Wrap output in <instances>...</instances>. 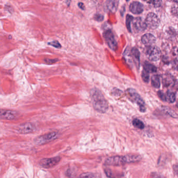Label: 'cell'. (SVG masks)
Segmentation results:
<instances>
[{"label": "cell", "mask_w": 178, "mask_h": 178, "mask_svg": "<svg viewBox=\"0 0 178 178\" xmlns=\"http://www.w3.org/2000/svg\"><path fill=\"white\" fill-rule=\"evenodd\" d=\"M130 10L132 13L139 14L143 11L142 4L139 2H133L130 5Z\"/></svg>", "instance_id": "obj_13"}, {"label": "cell", "mask_w": 178, "mask_h": 178, "mask_svg": "<svg viewBox=\"0 0 178 178\" xmlns=\"http://www.w3.org/2000/svg\"><path fill=\"white\" fill-rule=\"evenodd\" d=\"M133 25L135 30L138 33L143 32L147 28L145 22L140 17H137L133 20Z\"/></svg>", "instance_id": "obj_11"}, {"label": "cell", "mask_w": 178, "mask_h": 178, "mask_svg": "<svg viewBox=\"0 0 178 178\" xmlns=\"http://www.w3.org/2000/svg\"><path fill=\"white\" fill-rule=\"evenodd\" d=\"M132 56L136 64L140 63V52L137 48L132 49L131 50Z\"/></svg>", "instance_id": "obj_16"}, {"label": "cell", "mask_w": 178, "mask_h": 178, "mask_svg": "<svg viewBox=\"0 0 178 178\" xmlns=\"http://www.w3.org/2000/svg\"><path fill=\"white\" fill-rule=\"evenodd\" d=\"M18 116L16 112L12 110L0 109V119L4 120H15Z\"/></svg>", "instance_id": "obj_10"}, {"label": "cell", "mask_w": 178, "mask_h": 178, "mask_svg": "<svg viewBox=\"0 0 178 178\" xmlns=\"http://www.w3.org/2000/svg\"><path fill=\"white\" fill-rule=\"evenodd\" d=\"M94 178V175L91 172H87V173H83L80 175L78 177V178Z\"/></svg>", "instance_id": "obj_24"}, {"label": "cell", "mask_w": 178, "mask_h": 178, "mask_svg": "<svg viewBox=\"0 0 178 178\" xmlns=\"http://www.w3.org/2000/svg\"><path fill=\"white\" fill-rule=\"evenodd\" d=\"M105 174L108 178H116L117 177L116 174L114 173V172L110 169H105Z\"/></svg>", "instance_id": "obj_21"}, {"label": "cell", "mask_w": 178, "mask_h": 178, "mask_svg": "<svg viewBox=\"0 0 178 178\" xmlns=\"http://www.w3.org/2000/svg\"><path fill=\"white\" fill-rule=\"evenodd\" d=\"M147 56L151 61H156L160 58L161 52L159 49L156 46L149 47L147 52Z\"/></svg>", "instance_id": "obj_7"}, {"label": "cell", "mask_w": 178, "mask_h": 178, "mask_svg": "<svg viewBox=\"0 0 178 178\" xmlns=\"http://www.w3.org/2000/svg\"><path fill=\"white\" fill-rule=\"evenodd\" d=\"M172 12L175 15H178V5L174 6L172 9Z\"/></svg>", "instance_id": "obj_26"}, {"label": "cell", "mask_w": 178, "mask_h": 178, "mask_svg": "<svg viewBox=\"0 0 178 178\" xmlns=\"http://www.w3.org/2000/svg\"><path fill=\"white\" fill-rule=\"evenodd\" d=\"M165 98H166V101L168 102L169 103H173L176 100L175 93H173V92H170V91L167 92L166 95L165 96Z\"/></svg>", "instance_id": "obj_18"}, {"label": "cell", "mask_w": 178, "mask_h": 178, "mask_svg": "<svg viewBox=\"0 0 178 178\" xmlns=\"http://www.w3.org/2000/svg\"><path fill=\"white\" fill-rule=\"evenodd\" d=\"M142 77L144 82L148 83L150 79L149 73L147 72L145 70H143V72L142 73Z\"/></svg>", "instance_id": "obj_22"}, {"label": "cell", "mask_w": 178, "mask_h": 178, "mask_svg": "<svg viewBox=\"0 0 178 178\" xmlns=\"http://www.w3.org/2000/svg\"><path fill=\"white\" fill-rule=\"evenodd\" d=\"M158 95H159V96L160 98V99H162V100H163V101H165L166 100V98H165V95H164V93H163V92H158Z\"/></svg>", "instance_id": "obj_27"}, {"label": "cell", "mask_w": 178, "mask_h": 178, "mask_svg": "<svg viewBox=\"0 0 178 178\" xmlns=\"http://www.w3.org/2000/svg\"><path fill=\"white\" fill-rule=\"evenodd\" d=\"M104 37L110 48L113 50H116L117 47V43L112 31L110 30H106L104 33Z\"/></svg>", "instance_id": "obj_8"}, {"label": "cell", "mask_w": 178, "mask_h": 178, "mask_svg": "<svg viewBox=\"0 0 178 178\" xmlns=\"http://www.w3.org/2000/svg\"><path fill=\"white\" fill-rule=\"evenodd\" d=\"M36 128L33 124L30 123H23L19 125L17 131L20 134H28L35 131Z\"/></svg>", "instance_id": "obj_9"}, {"label": "cell", "mask_w": 178, "mask_h": 178, "mask_svg": "<svg viewBox=\"0 0 178 178\" xmlns=\"http://www.w3.org/2000/svg\"><path fill=\"white\" fill-rule=\"evenodd\" d=\"M133 20V17L130 15H128L126 17V26L129 32H131V22Z\"/></svg>", "instance_id": "obj_20"}, {"label": "cell", "mask_w": 178, "mask_h": 178, "mask_svg": "<svg viewBox=\"0 0 178 178\" xmlns=\"http://www.w3.org/2000/svg\"><path fill=\"white\" fill-rule=\"evenodd\" d=\"M151 85L155 88H159L160 86V83L159 76L157 75H153L151 77Z\"/></svg>", "instance_id": "obj_17"}, {"label": "cell", "mask_w": 178, "mask_h": 178, "mask_svg": "<svg viewBox=\"0 0 178 178\" xmlns=\"http://www.w3.org/2000/svg\"><path fill=\"white\" fill-rule=\"evenodd\" d=\"M119 2L117 1H108L106 3V7L107 10L110 12H116L118 8Z\"/></svg>", "instance_id": "obj_14"}, {"label": "cell", "mask_w": 178, "mask_h": 178, "mask_svg": "<svg viewBox=\"0 0 178 178\" xmlns=\"http://www.w3.org/2000/svg\"><path fill=\"white\" fill-rule=\"evenodd\" d=\"M132 124H133L134 127L137 128H139V129H141V130H142L145 127L144 124L143 123V122L138 119H135L132 121Z\"/></svg>", "instance_id": "obj_19"}, {"label": "cell", "mask_w": 178, "mask_h": 178, "mask_svg": "<svg viewBox=\"0 0 178 178\" xmlns=\"http://www.w3.org/2000/svg\"><path fill=\"white\" fill-rule=\"evenodd\" d=\"M79 7H80V8L82 9V10H84L85 9V5L83 4L82 3H79L78 4Z\"/></svg>", "instance_id": "obj_30"}, {"label": "cell", "mask_w": 178, "mask_h": 178, "mask_svg": "<svg viewBox=\"0 0 178 178\" xmlns=\"http://www.w3.org/2000/svg\"><path fill=\"white\" fill-rule=\"evenodd\" d=\"M95 18L97 20H98V21H101L103 20V16L101 15H97V16H95Z\"/></svg>", "instance_id": "obj_29"}, {"label": "cell", "mask_w": 178, "mask_h": 178, "mask_svg": "<svg viewBox=\"0 0 178 178\" xmlns=\"http://www.w3.org/2000/svg\"><path fill=\"white\" fill-rule=\"evenodd\" d=\"M144 69L148 73H153L156 71V67L154 66L153 64L148 63L147 62H145L144 64Z\"/></svg>", "instance_id": "obj_15"}, {"label": "cell", "mask_w": 178, "mask_h": 178, "mask_svg": "<svg viewBox=\"0 0 178 178\" xmlns=\"http://www.w3.org/2000/svg\"><path fill=\"white\" fill-rule=\"evenodd\" d=\"M173 168L175 173L178 176V165H174Z\"/></svg>", "instance_id": "obj_28"}, {"label": "cell", "mask_w": 178, "mask_h": 178, "mask_svg": "<svg viewBox=\"0 0 178 178\" xmlns=\"http://www.w3.org/2000/svg\"><path fill=\"white\" fill-rule=\"evenodd\" d=\"M57 137L58 134L56 132H51L38 137L35 140V142L37 145H44L56 139Z\"/></svg>", "instance_id": "obj_4"}, {"label": "cell", "mask_w": 178, "mask_h": 178, "mask_svg": "<svg viewBox=\"0 0 178 178\" xmlns=\"http://www.w3.org/2000/svg\"><path fill=\"white\" fill-rule=\"evenodd\" d=\"M155 41H156L155 37L151 33H147L145 35H143V37L142 38V41L143 44L148 47L152 46L154 43H155Z\"/></svg>", "instance_id": "obj_12"}, {"label": "cell", "mask_w": 178, "mask_h": 178, "mask_svg": "<svg viewBox=\"0 0 178 178\" xmlns=\"http://www.w3.org/2000/svg\"><path fill=\"white\" fill-rule=\"evenodd\" d=\"M91 96L94 108L100 113H105L108 110V102L101 92L94 88L91 91Z\"/></svg>", "instance_id": "obj_2"}, {"label": "cell", "mask_w": 178, "mask_h": 178, "mask_svg": "<svg viewBox=\"0 0 178 178\" xmlns=\"http://www.w3.org/2000/svg\"><path fill=\"white\" fill-rule=\"evenodd\" d=\"M145 23L147 26L150 28L155 29L157 28L159 25V20L156 14L153 13H150L147 15Z\"/></svg>", "instance_id": "obj_6"}, {"label": "cell", "mask_w": 178, "mask_h": 178, "mask_svg": "<svg viewBox=\"0 0 178 178\" xmlns=\"http://www.w3.org/2000/svg\"><path fill=\"white\" fill-rule=\"evenodd\" d=\"M61 158L57 156L53 158H44L40 160L39 165L44 168L49 169L55 166L60 162Z\"/></svg>", "instance_id": "obj_5"}, {"label": "cell", "mask_w": 178, "mask_h": 178, "mask_svg": "<svg viewBox=\"0 0 178 178\" xmlns=\"http://www.w3.org/2000/svg\"><path fill=\"white\" fill-rule=\"evenodd\" d=\"M141 157L136 154H129L123 156H116L108 157L105 160L104 164L107 166H119L125 165L126 163H134L140 162Z\"/></svg>", "instance_id": "obj_1"}, {"label": "cell", "mask_w": 178, "mask_h": 178, "mask_svg": "<svg viewBox=\"0 0 178 178\" xmlns=\"http://www.w3.org/2000/svg\"><path fill=\"white\" fill-rule=\"evenodd\" d=\"M126 96L130 99V101L134 103H137L138 105L140 108V111L144 112L146 111V108L145 106V103L140 97V95L137 93L134 89H129L126 90Z\"/></svg>", "instance_id": "obj_3"}, {"label": "cell", "mask_w": 178, "mask_h": 178, "mask_svg": "<svg viewBox=\"0 0 178 178\" xmlns=\"http://www.w3.org/2000/svg\"><path fill=\"white\" fill-rule=\"evenodd\" d=\"M48 45H51L52 46H53V47L57 48H60L61 47V45H60V43H59L58 41L51 42L48 43Z\"/></svg>", "instance_id": "obj_25"}, {"label": "cell", "mask_w": 178, "mask_h": 178, "mask_svg": "<svg viewBox=\"0 0 178 178\" xmlns=\"http://www.w3.org/2000/svg\"><path fill=\"white\" fill-rule=\"evenodd\" d=\"M164 80V83H165L164 84L166 85V86H168V85H170L172 84V81H173V80L172 79L171 76H167V75H166Z\"/></svg>", "instance_id": "obj_23"}]
</instances>
